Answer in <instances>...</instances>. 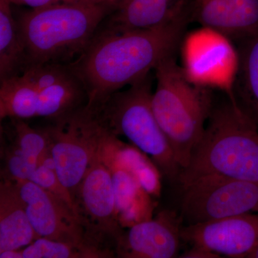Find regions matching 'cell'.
<instances>
[{
  "label": "cell",
  "instance_id": "6da1fadb",
  "mask_svg": "<svg viewBox=\"0 0 258 258\" xmlns=\"http://www.w3.org/2000/svg\"><path fill=\"white\" fill-rule=\"evenodd\" d=\"M190 23L186 2L157 26L94 37L71 66L87 91L86 108H94L113 93L145 79L161 60L176 55Z\"/></svg>",
  "mask_w": 258,
  "mask_h": 258
},
{
  "label": "cell",
  "instance_id": "7a4b0ae2",
  "mask_svg": "<svg viewBox=\"0 0 258 258\" xmlns=\"http://www.w3.org/2000/svg\"><path fill=\"white\" fill-rule=\"evenodd\" d=\"M218 175L258 181V127L225 96L214 98L205 132L181 169L184 186L204 176Z\"/></svg>",
  "mask_w": 258,
  "mask_h": 258
},
{
  "label": "cell",
  "instance_id": "3957f363",
  "mask_svg": "<svg viewBox=\"0 0 258 258\" xmlns=\"http://www.w3.org/2000/svg\"><path fill=\"white\" fill-rule=\"evenodd\" d=\"M110 9L108 0H80L25 13L18 21L28 67L83 53Z\"/></svg>",
  "mask_w": 258,
  "mask_h": 258
},
{
  "label": "cell",
  "instance_id": "277c9868",
  "mask_svg": "<svg viewBox=\"0 0 258 258\" xmlns=\"http://www.w3.org/2000/svg\"><path fill=\"white\" fill-rule=\"evenodd\" d=\"M155 71L153 111L181 169L203 137L215 94L210 88L190 81L176 55L161 61Z\"/></svg>",
  "mask_w": 258,
  "mask_h": 258
},
{
  "label": "cell",
  "instance_id": "5b68a950",
  "mask_svg": "<svg viewBox=\"0 0 258 258\" xmlns=\"http://www.w3.org/2000/svg\"><path fill=\"white\" fill-rule=\"evenodd\" d=\"M152 93L148 76L88 109L102 126L117 137H125L152 159L168 181L178 184L181 168L153 111Z\"/></svg>",
  "mask_w": 258,
  "mask_h": 258
},
{
  "label": "cell",
  "instance_id": "8992f818",
  "mask_svg": "<svg viewBox=\"0 0 258 258\" xmlns=\"http://www.w3.org/2000/svg\"><path fill=\"white\" fill-rule=\"evenodd\" d=\"M181 187V215L187 225L258 213V181L208 175Z\"/></svg>",
  "mask_w": 258,
  "mask_h": 258
},
{
  "label": "cell",
  "instance_id": "52a82bcc",
  "mask_svg": "<svg viewBox=\"0 0 258 258\" xmlns=\"http://www.w3.org/2000/svg\"><path fill=\"white\" fill-rule=\"evenodd\" d=\"M44 130L57 176L75 201L79 185L98 151L99 123L85 107L69 118L52 122Z\"/></svg>",
  "mask_w": 258,
  "mask_h": 258
},
{
  "label": "cell",
  "instance_id": "ba28073f",
  "mask_svg": "<svg viewBox=\"0 0 258 258\" xmlns=\"http://www.w3.org/2000/svg\"><path fill=\"white\" fill-rule=\"evenodd\" d=\"M14 183L39 237L114 252L98 240L83 217L63 200L30 180Z\"/></svg>",
  "mask_w": 258,
  "mask_h": 258
},
{
  "label": "cell",
  "instance_id": "9c48e42d",
  "mask_svg": "<svg viewBox=\"0 0 258 258\" xmlns=\"http://www.w3.org/2000/svg\"><path fill=\"white\" fill-rule=\"evenodd\" d=\"M75 202L94 235L115 251L124 230L117 217L111 173L97 153L79 185Z\"/></svg>",
  "mask_w": 258,
  "mask_h": 258
},
{
  "label": "cell",
  "instance_id": "30bf717a",
  "mask_svg": "<svg viewBox=\"0 0 258 258\" xmlns=\"http://www.w3.org/2000/svg\"><path fill=\"white\" fill-rule=\"evenodd\" d=\"M181 240L222 257L247 258L258 244V213L183 226Z\"/></svg>",
  "mask_w": 258,
  "mask_h": 258
},
{
  "label": "cell",
  "instance_id": "8fae6325",
  "mask_svg": "<svg viewBox=\"0 0 258 258\" xmlns=\"http://www.w3.org/2000/svg\"><path fill=\"white\" fill-rule=\"evenodd\" d=\"M183 222L181 215L162 210L151 220L124 230L115 244V255L121 258L178 257Z\"/></svg>",
  "mask_w": 258,
  "mask_h": 258
},
{
  "label": "cell",
  "instance_id": "7c38bea8",
  "mask_svg": "<svg viewBox=\"0 0 258 258\" xmlns=\"http://www.w3.org/2000/svg\"><path fill=\"white\" fill-rule=\"evenodd\" d=\"M191 23L235 42L258 31V0H187Z\"/></svg>",
  "mask_w": 258,
  "mask_h": 258
},
{
  "label": "cell",
  "instance_id": "4fadbf2b",
  "mask_svg": "<svg viewBox=\"0 0 258 258\" xmlns=\"http://www.w3.org/2000/svg\"><path fill=\"white\" fill-rule=\"evenodd\" d=\"M98 123L100 138L97 154L128 171L153 198H159L162 174L152 159L133 144L122 142Z\"/></svg>",
  "mask_w": 258,
  "mask_h": 258
},
{
  "label": "cell",
  "instance_id": "5bb4252c",
  "mask_svg": "<svg viewBox=\"0 0 258 258\" xmlns=\"http://www.w3.org/2000/svg\"><path fill=\"white\" fill-rule=\"evenodd\" d=\"M235 44V71L227 92L258 127V31Z\"/></svg>",
  "mask_w": 258,
  "mask_h": 258
},
{
  "label": "cell",
  "instance_id": "9a60e30c",
  "mask_svg": "<svg viewBox=\"0 0 258 258\" xmlns=\"http://www.w3.org/2000/svg\"><path fill=\"white\" fill-rule=\"evenodd\" d=\"M98 157L111 173L117 217L122 228L128 229L153 218L155 206L152 197L128 171L111 159Z\"/></svg>",
  "mask_w": 258,
  "mask_h": 258
},
{
  "label": "cell",
  "instance_id": "2e32d148",
  "mask_svg": "<svg viewBox=\"0 0 258 258\" xmlns=\"http://www.w3.org/2000/svg\"><path fill=\"white\" fill-rule=\"evenodd\" d=\"M40 238L25 210L15 183L2 179L0 182V252L21 249Z\"/></svg>",
  "mask_w": 258,
  "mask_h": 258
},
{
  "label": "cell",
  "instance_id": "e0dca14e",
  "mask_svg": "<svg viewBox=\"0 0 258 258\" xmlns=\"http://www.w3.org/2000/svg\"><path fill=\"white\" fill-rule=\"evenodd\" d=\"M87 103L86 87L72 70L67 77L40 91L37 117L59 121L83 109Z\"/></svg>",
  "mask_w": 258,
  "mask_h": 258
},
{
  "label": "cell",
  "instance_id": "ac0fdd59",
  "mask_svg": "<svg viewBox=\"0 0 258 258\" xmlns=\"http://www.w3.org/2000/svg\"><path fill=\"white\" fill-rule=\"evenodd\" d=\"M186 0H123L113 18L115 32L152 28L164 23Z\"/></svg>",
  "mask_w": 258,
  "mask_h": 258
},
{
  "label": "cell",
  "instance_id": "d6986e66",
  "mask_svg": "<svg viewBox=\"0 0 258 258\" xmlns=\"http://www.w3.org/2000/svg\"><path fill=\"white\" fill-rule=\"evenodd\" d=\"M0 119L37 117L40 92L22 76L0 80Z\"/></svg>",
  "mask_w": 258,
  "mask_h": 258
},
{
  "label": "cell",
  "instance_id": "ffe728a7",
  "mask_svg": "<svg viewBox=\"0 0 258 258\" xmlns=\"http://www.w3.org/2000/svg\"><path fill=\"white\" fill-rule=\"evenodd\" d=\"M11 6L8 0H0V80L16 76L25 62V45Z\"/></svg>",
  "mask_w": 258,
  "mask_h": 258
},
{
  "label": "cell",
  "instance_id": "44dd1931",
  "mask_svg": "<svg viewBox=\"0 0 258 258\" xmlns=\"http://www.w3.org/2000/svg\"><path fill=\"white\" fill-rule=\"evenodd\" d=\"M23 258H109V249L86 247L40 237L22 249Z\"/></svg>",
  "mask_w": 258,
  "mask_h": 258
},
{
  "label": "cell",
  "instance_id": "7402d4cb",
  "mask_svg": "<svg viewBox=\"0 0 258 258\" xmlns=\"http://www.w3.org/2000/svg\"><path fill=\"white\" fill-rule=\"evenodd\" d=\"M29 180L44 189L53 194L57 198L62 199L79 213L72 195L69 189L64 187V185L61 183L57 176L55 162L49 148L40 158L37 167L32 172Z\"/></svg>",
  "mask_w": 258,
  "mask_h": 258
},
{
  "label": "cell",
  "instance_id": "603a6c76",
  "mask_svg": "<svg viewBox=\"0 0 258 258\" xmlns=\"http://www.w3.org/2000/svg\"><path fill=\"white\" fill-rule=\"evenodd\" d=\"M14 137L11 144L18 147L32 160L39 163L40 158L48 149L45 130L30 127L24 120L12 119Z\"/></svg>",
  "mask_w": 258,
  "mask_h": 258
},
{
  "label": "cell",
  "instance_id": "cb8c5ba5",
  "mask_svg": "<svg viewBox=\"0 0 258 258\" xmlns=\"http://www.w3.org/2000/svg\"><path fill=\"white\" fill-rule=\"evenodd\" d=\"M71 72V67L62 66L60 62H47L28 66L23 76L40 92L67 77Z\"/></svg>",
  "mask_w": 258,
  "mask_h": 258
},
{
  "label": "cell",
  "instance_id": "d4e9b609",
  "mask_svg": "<svg viewBox=\"0 0 258 258\" xmlns=\"http://www.w3.org/2000/svg\"><path fill=\"white\" fill-rule=\"evenodd\" d=\"M12 5H23L30 7L32 9L44 8L54 4L69 2L80 1V0H8Z\"/></svg>",
  "mask_w": 258,
  "mask_h": 258
},
{
  "label": "cell",
  "instance_id": "484cf974",
  "mask_svg": "<svg viewBox=\"0 0 258 258\" xmlns=\"http://www.w3.org/2000/svg\"><path fill=\"white\" fill-rule=\"evenodd\" d=\"M180 257H187V258H219L221 257L220 256L217 255L215 253H212L211 252L200 248V247H191L189 250L186 251L184 252Z\"/></svg>",
  "mask_w": 258,
  "mask_h": 258
},
{
  "label": "cell",
  "instance_id": "4316f807",
  "mask_svg": "<svg viewBox=\"0 0 258 258\" xmlns=\"http://www.w3.org/2000/svg\"><path fill=\"white\" fill-rule=\"evenodd\" d=\"M0 258H23L22 249H10L0 252Z\"/></svg>",
  "mask_w": 258,
  "mask_h": 258
},
{
  "label": "cell",
  "instance_id": "83f0119b",
  "mask_svg": "<svg viewBox=\"0 0 258 258\" xmlns=\"http://www.w3.org/2000/svg\"><path fill=\"white\" fill-rule=\"evenodd\" d=\"M247 258H258V244L256 246L255 248L252 250V252L249 254Z\"/></svg>",
  "mask_w": 258,
  "mask_h": 258
}]
</instances>
